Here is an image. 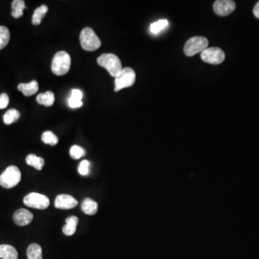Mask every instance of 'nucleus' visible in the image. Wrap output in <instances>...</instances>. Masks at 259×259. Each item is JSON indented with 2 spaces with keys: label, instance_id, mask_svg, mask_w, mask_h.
<instances>
[{
  "label": "nucleus",
  "instance_id": "obj_3",
  "mask_svg": "<svg viewBox=\"0 0 259 259\" xmlns=\"http://www.w3.org/2000/svg\"><path fill=\"white\" fill-rule=\"evenodd\" d=\"M71 66V57L69 53L65 51H59L56 53L52 61L51 69L53 74L62 76L69 72Z\"/></svg>",
  "mask_w": 259,
  "mask_h": 259
},
{
  "label": "nucleus",
  "instance_id": "obj_9",
  "mask_svg": "<svg viewBox=\"0 0 259 259\" xmlns=\"http://www.w3.org/2000/svg\"><path fill=\"white\" fill-rule=\"evenodd\" d=\"M214 13L219 16H227L235 10V3L231 0H217L213 5Z\"/></svg>",
  "mask_w": 259,
  "mask_h": 259
},
{
  "label": "nucleus",
  "instance_id": "obj_10",
  "mask_svg": "<svg viewBox=\"0 0 259 259\" xmlns=\"http://www.w3.org/2000/svg\"><path fill=\"white\" fill-rule=\"evenodd\" d=\"M78 202L73 197L69 195H59L55 200V207L61 210H70L77 206Z\"/></svg>",
  "mask_w": 259,
  "mask_h": 259
},
{
  "label": "nucleus",
  "instance_id": "obj_7",
  "mask_svg": "<svg viewBox=\"0 0 259 259\" xmlns=\"http://www.w3.org/2000/svg\"><path fill=\"white\" fill-rule=\"evenodd\" d=\"M23 202L26 206L38 210H45L50 205L49 199L46 196L36 192H32L26 195Z\"/></svg>",
  "mask_w": 259,
  "mask_h": 259
},
{
  "label": "nucleus",
  "instance_id": "obj_30",
  "mask_svg": "<svg viewBox=\"0 0 259 259\" xmlns=\"http://www.w3.org/2000/svg\"><path fill=\"white\" fill-rule=\"evenodd\" d=\"M254 15L256 17L259 19V1L256 4L254 8Z\"/></svg>",
  "mask_w": 259,
  "mask_h": 259
},
{
  "label": "nucleus",
  "instance_id": "obj_2",
  "mask_svg": "<svg viewBox=\"0 0 259 259\" xmlns=\"http://www.w3.org/2000/svg\"><path fill=\"white\" fill-rule=\"evenodd\" d=\"M79 40L83 49L87 51H96L102 45L100 38L91 28H85L81 30Z\"/></svg>",
  "mask_w": 259,
  "mask_h": 259
},
{
  "label": "nucleus",
  "instance_id": "obj_26",
  "mask_svg": "<svg viewBox=\"0 0 259 259\" xmlns=\"http://www.w3.org/2000/svg\"><path fill=\"white\" fill-rule=\"evenodd\" d=\"M90 164L87 160H83L78 165V171L81 175L87 176L90 173Z\"/></svg>",
  "mask_w": 259,
  "mask_h": 259
},
{
  "label": "nucleus",
  "instance_id": "obj_6",
  "mask_svg": "<svg viewBox=\"0 0 259 259\" xmlns=\"http://www.w3.org/2000/svg\"><path fill=\"white\" fill-rule=\"evenodd\" d=\"M136 72L130 67L124 68L115 78V91H119L127 87H132L136 82Z\"/></svg>",
  "mask_w": 259,
  "mask_h": 259
},
{
  "label": "nucleus",
  "instance_id": "obj_11",
  "mask_svg": "<svg viewBox=\"0 0 259 259\" xmlns=\"http://www.w3.org/2000/svg\"><path fill=\"white\" fill-rule=\"evenodd\" d=\"M33 219V214L26 209H19L13 214L14 223L18 226L29 225Z\"/></svg>",
  "mask_w": 259,
  "mask_h": 259
},
{
  "label": "nucleus",
  "instance_id": "obj_17",
  "mask_svg": "<svg viewBox=\"0 0 259 259\" xmlns=\"http://www.w3.org/2000/svg\"><path fill=\"white\" fill-rule=\"evenodd\" d=\"M26 163L28 165L33 167L39 171L42 170L45 165V161L44 158L37 156L36 155L32 154V153L26 157Z\"/></svg>",
  "mask_w": 259,
  "mask_h": 259
},
{
  "label": "nucleus",
  "instance_id": "obj_4",
  "mask_svg": "<svg viewBox=\"0 0 259 259\" xmlns=\"http://www.w3.org/2000/svg\"><path fill=\"white\" fill-rule=\"evenodd\" d=\"M21 180V172L18 167L10 166L0 175V185L5 189H11Z\"/></svg>",
  "mask_w": 259,
  "mask_h": 259
},
{
  "label": "nucleus",
  "instance_id": "obj_28",
  "mask_svg": "<svg viewBox=\"0 0 259 259\" xmlns=\"http://www.w3.org/2000/svg\"><path fill=\"white\" fill-rule=\"evenodd\" d=\"M69 105L70 107L77 108L82 106L83 103L81 100H76V99L70 97V98L69 99Z\"/></svg>",
  "mask_w": 259,
  "mask_h": 259
},
{
  "label": "nucleus",
  "instance_id": "obj_29",
  "mask_svg": "<svg viewBox=\"0 0 259 259\" xmlns=\"http://www.w3.org/2000/svg\"><path fill=\"white\" fill-rule=\"evenodd\" d=\"M82 97L83 94L82 92H81V90H76V89H75V90H72V95H71V97H72V98L74 99H76V100H81V101Z\"/></svg>",
  "mask_w": 259,
  "mask_h": 259
},
{
  "label": "nucleus",
  "instance_id": "obj_23",
  "mask_svg": "<svg viewBox=\"0 0 259 259\" xmlns=\"http://www.w3.org/2000/svg\"><path fill=\"white\" fill-rule=\"evenodd\" d=\"M43 142L46 144L51 145L52 146H56L59 143V138L57 136L51 131H46L43 133L41 137Z\"/></svg>",
  "mask_w": 259,
  "mask_h": 259
},
{
  "label": "nucleus",
  "instance_id": "obj_13",
  "mask_svg": "<svg viewBox=\"0 0 259 259\" xmlns=\"http://www.w3.org/2000/svg\"><path fill=\"white\" fill-rule=\"evenodd\" d=\"M0 259H18L17 250L10 245H0Z\"/></svg>",
  "mask_w": 259,
  "mask_h": 259
},
{
  "label": "nucleus",
  "instance_id": "obj_16",
  "mask_svg": "<svg viewBox=\"0 0 259 259\" xmlns=\"http://www.w3.org/2000/svg\"><path fill=\"white\" fill-rule=\"evenodd\" d=\"M37 103L46 107H51L54 104L55 95L52 91L41 93L37 96Z\"/></svg>",
  "mask_w": 259,
  "mask_h": 259
},
{
  "label": "nucleus",
  "instance_id": "obj_1",
  "mask_svg": "<svg viewBox=\"0 0 259 259\" xmlns=\"http://www.w3.org/2000/svg\"><path fill=\"white\" fill-rule=\"evenodd\" d=\"M97 61L113 77L116 78L122 70L121 60L116 55L112 53H103L97 59Z\"/></svg>",
  "mask_w": 259,
  "mask_h": 259
},
{
  "label": "nucleus",
  "instance_id": "obj_12",
  "mask_svg": "<svg viewBox=\"0 0 259 259\" xmlns=\"http://www.w3.org/2000/svg\"><path fill=\"white\" fill-rule=\"evenodd\" d=\"M19 91H22L26 97H30V96L33 95L37 91L39 90V86H38V81L33 80V81H30V82L22 83L18 85Z\"/></svg>",
  "mask_w": 259,
  "mask_h": 259
},
{
  "label": "nucleus",
  "instance_id": "obj_14",
  "mask_svg": "<svg viewBox=\"0 0 259 259\" xmlns=\"http://www.w3.org/2000/svg\"><path fill=\"white\" fill-rule=\"evenodd\" d=\"M78 219L76 216H71L66 219V225L63 227V233L67 236H71L76 233Z\"/></svg>",
  "mask_w": 259,
  "mask_h": 259
},
{
  "label": "nucleus",
  "instance_id": "obj_27",
  "mask_svg": "<svg viewBox=\"0 0 259 259\" xmlns=\"http://www.w3.org/2000/svg\"><path fill=\"white\" fill-rule=\"evenodd\" d=\"M10 103L8 95L5 93L0 94V109H4L7 107Z\"/></svg>",
  "mask_w": 259,
  "mask_h": 259
},
{
  "label": "nucleus",
  "instance_id": "obj_21",
  "mask_svg": "<svg viewBox=\"0 0 259 259\" xmlns=\"http://www.w3.org/2000/svg\"><path fill=\"white\" fill-rule=\"evenodd\" d=\"M20 117V112L17 111V109H9V110L7 111L6 113L4 114V117H3V121H4V122L6 125H10V124L13 123V122L18 121Z\"/></svg>",
  "mask_w": 259,
  "mask_h": 259
},
{
  "label": "nucleus",
  "instance_id": "obj_22",
  "mask_svg": "<svg viewBox=\"0 0 259 259\" xmlns=\"http://www.w3.org/2000/svg\"><path fill=\"white\" fill-rule=\"evenodd\" d=\"M10 33L8 28L0 26V50L3 49L10 41Z\"/></svg>",
  "mask_w": 259,
  "mask_h": 259
},
{
  "label": "nucleus",
  "instance_id": "obj_19",
  "mask_svg": "<svg viewBox=\"0 0 259 259\" xmlns=\"http://www.w3.org/2000/svg\"><path fill=\"white\" fill-rule=\"evenodd\" d=\"M48 11V7L46 5H42L38 7L34 12L32 15V23L34 26L41 24L42 19L45 17L46 14Z\"/></svg>",
  "mask_w": 259,
  "mask_h": 259
},
{
  "label": "nucleus",
  "instance_id": "obj_5",
  "mask_svg": "<svg viewBox=\"0 0 259 259\" xmlns=\"http://www.w3.org/2000/svg\"><path fill=\"white\" fill-rule=\"evenodd\" d=\"M208 40L205 37L195 36L189 38L183 47V53L187 56H193L202 53L208 47Z\"/></svg>",
  "mask_w": 259,
  "mask_h": 259
},
{
  "label": "nucleus",
  "instance_id": "obj_8",
  "mask_svg": "<svg viewBox=\"0 0 259 259\" xmlns=\"http://www.w3.org/2000/svg\"><path fill=\"white\" fill-rule=\"evenodd\" d=\"M200 56L202 60L205 63L214 65L220 64L226 59V54L224 52L217 47L207 48L201 53Z\"/></svg>",
  "mask_w": 259,
  "mask_h": 259
},
{
  "label": "nucleus",
  "instance_id": "obj_25",
  "mask_svg": "<svg viewBox=\"0 0 259 259\" xmlns=\"http://www.w3.org/2000/svg\"><path fill=\"white\" fill-rule=\"evenodd\" d=\"M85 155V151L78 146H73L70 149V155L73 159H79Z\"/></svg>",
  "mask_w": 259,
  "mask_h": 259
},
{
  "label": "nucleus",
  "instance_id": "obj_15",
  "mask_svg": "<svg viewBox=\"0 0 259 259\" xmlns=\"http://www.w3.org/2000/svg\"><path fill=\"white\" fill-rule=\"evenodd\" d=\"M81 210L88 215H94L98 210V204L90 198H86L81 204Z\"/></svg>",
  "mask_w": 259,
  "mask_h": 259
},
{
  "label": "nucleus",
  "instance_id": "obj_18",
  "mask_svg": "<svg viewBox=\"0 0 259 259\" xmlns=\"http://www.w3.org/2000/svg\"><path fill=\"white\" fill-rule=\"evenodd\" d=\"M13 11L12 16L14 18H20L23 15V10L26 8V4L23 0H14L12 4Z\"/></svg>",
  "mask_w": 259,
  "mask_h": 259
},
{
  "label": "nucleus",
  "instance_id": "obj_24",
  "mask_svg": "<svg viewBox=\"0 0 259 259\" xmlns=\"http://www.w3.org/2000/svg\"><path fill=\"white\" fill-rule=\"evenodd\" d=\"M168 22L167 20H159L158 21L152 23L150 26V30L152 33L157 34L161 32L164 28L168 26Z\"/></svg>",
  "mask_w": 259,
  "mask_h": 259
},
{
  "label": "nucleus",
  "instance_id": "obj_20",
  "mask_svg": "<svg viewBox=\"0 0 259 259\" xmlns=\"http://www.w3.org/2000/svg\"><path fill=\"white\" fill-rule=\"evenodd\" d=\"M28 259H43L42 248L38 244H32L27 249Z\"/></svg>",
  "mask_w": 259,
  "mask_h": 259
}]
</instances>
